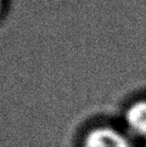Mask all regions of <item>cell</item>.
<instances>
[{
    "instance_id": "cell-3",
    "label": "cell",
    "mask_w": 146,
    "mask_h": 147,
    "mask_svg": "<svg viewBox=\"0 0 146 147\" xmlns=\"http://www.w3.org/2000/svg\"><path fill=\"white\" fill-rule=\"evenodd\" d=\"M1 7H3V0H0V11H1Z\"/></svg>"
},
{
    "instance_id": "cell-2",
    "label": "cell",
    "mask_w": 146,
    "mask_h": 147,
    "mask_svg": "<svg viewBox=\"0 0 146 147\" xmlns=\"http://www.w3.org/2000/svg\"><path fill=\"white\" fill-rule=\"evenodd\" d=\"M124 130L133 139H146V100H138L126 108Z\"/></svg>"
},
{
    "instance_id": "cell-1",
    "label": "cell",
    "mask_w": 146,
    "mask_h": 147,
    "mask_svg": "<svg viewBox=\"0 0 146 147\" xmlns=\"http://www.w3.org/2000/svg\"><path fill=\"white\" fill-rule=\"evenodd\" d=\"M83 147H135V145L126 130L111 125H100L87 133Z\"/></svg>"
}]
</instances>
